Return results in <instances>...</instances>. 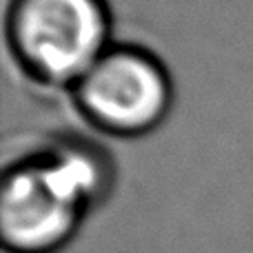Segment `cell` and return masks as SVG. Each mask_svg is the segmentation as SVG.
Wrapping results in <instances>:
<instances>
[{
	"instance_id": "cell-1",
	"label": "cell",
	"mask_w": 253,
	"mask_h": 253,
	"mask_svg": "<svg viewBox=\"0 0 253 253\" xmlns=\"http://www.w3.org/2000/svg\"><path fill=\"white\" fill-rule=\"evenodd\" d=\"M100 147L62 138L7 167L0 184V238L11 253H53L76 233L84 211L109 189Z\"/></svg>"
},
{
	"instance_id": "cell-2",
	"label": "cell",
	"mask_w": 253,
	"mask_h": 253,
	"mask_svg": "<svg viewBox=\"0 0 253 253\" xmlns=\"http://www.w3.org/2000/svg\"><path fill=\"white\" fill-rule=\"evenodd\" d=\"M109 36L105 0H11L7 40L38 83L76 84L100 58Z\"/></svg>"
},
{
	"instance_id": "cell-3",
	"label": "cell",
	"mask_w": 253,
	"mask_h": 253,
	"mask_svg": "<svg viewBox=\"0 0 253 253\" xmlns=\"http://www.w3.org/2000/svg\"><path fill=\"white\" fill-rule=\"evenodd\" d=\"M74 96L91 125L114 135L153 129L171 102V83L156 56L140 47H107L76 80Z\"/></svg>"
}]
</instances>
